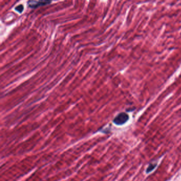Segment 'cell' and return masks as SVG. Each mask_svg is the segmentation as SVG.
<instances>
[{
	"instance_id": "cell-1",
	"label": "cell",
	"mask_w": 181,
	"mask_h": 181,
	"mask_svg": "<svg viewBox=\"0 0 181 181\" xmlns=\"http://www.w3.org/2000/svg\"><path fill=\"white\" fill-rule=\"evenodd\" d=\"M129 119V116L125 113H121L118 114L114 119L113 122L116 125H121L127 122Z\"/></svg>"
},
{
	"instance_id": "cell-2",
	"label": "cell",
	"mask_w": 181,
	"mask_h": 181,
	"mask_svg": "<svg viewBox=\"0 0 181 181\" xmlns=\"http://www.w3.org/2000/svg\"><path fill=\"white\" fill-rule=\"evenodd\" d=\"M51 3L50 1H29L28 5L31 8H36L37 7L45 6Z\"/></svg>"
},
{
	"instance_id": "cell-3",
	"label": "cell",
	"mask_w": 181,
	"mask_h": 181,
	"mask_svg": "<svg viewBox=\"0 0 181 181\" xmlns=\"http://www.w3.org/2000/svg\"><path fill=\"white\" fill-rule=\"evenodd\" d=\"M156 164H150L149 167H148L147 170V173H149L151 171H152L153 170L155 169V168L156 167Z\"/></svg>"
},
{
	"instance_id": "cell-4",
	"label": "cell",
	"mask_w": 181,
	"mask_h": 181,
	"mask_svg": "<svg viewBox=\"0 0 181 181\" xmlns=\"http://www.w3.org/2000/svg\"><path fill=\"white\" fill-rule=\"evenodd\" d=\"M23 8H24L22 4L19 5V6H17V7H16V10L19 12H20V13L23 12Z\"/></svg>"
}]
</instances>
